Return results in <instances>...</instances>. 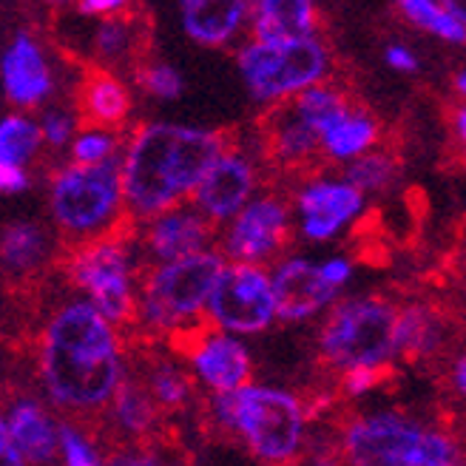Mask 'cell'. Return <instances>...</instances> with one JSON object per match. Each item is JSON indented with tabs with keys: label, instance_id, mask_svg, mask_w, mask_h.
Masks as SVG:
<instances>
[{
	"label": "cell",
	"instance_id": "obj_1",
	"mask_svg": "<svg viewBox=\"0 0 466 466\" xmlns=\"http://www.w3.org/2000/svg\"><path fill=\"white\" fill-rule=\"evenodd\" d=\"M37 364L46 392L63 410H103L123 384L114 324L95 301H68L46 321Z\"/></svg>",
	"mask_w": 466,
	"mask_h": 466
},
{
	"label": "cell",
	"instance_id": "obj_2",
	"mask_svg": "<svg viewBox=\"0 0 466 466\" xmlns=\"http://www.w3.org/2000/svg\"><path fill=\"white\" fill-rule=\"evenodd\" d=\"M228 148L230 139L219 131L168 123L139 126L123 157L126 211L134 219H154L179 205Z\"/></svg>",
	"mask_w": 466,
	"mask_h": 466
},
{
	"label": "cell",
	"instance_id": "obj_3",
	"mask_svg": "<svg viewBox=\"0 0 466 466\" xmlns=\"http://www.w3.org/2000/svg\"><path fill=\"white\" fill-rule=\"evenodd\" d=\"M211 415L222 430L239 432L245 447L259 461L285 463L301 447L305 412L285 390L245 384L239 390L217 392Z\"/></svg>",
	"mask_w": 466,
	"mask_h": 466
},
{
	"label": "cell",
	"instance_id": "obj_4",
	"mask_svg": "<svg viewBox=\"0 0 466 466\" xmlns=\"http://www.w3.org/2000/svg\"><path fill=\"white\" fill-rule=\"evenodd\" d=\"M123 159L75 162L52 177V217L66 237L95 239L114 230L131 214L126 211Z\"/></svg>",
	"mask_w": 466,
	"mask_h": 466
},
{
	"label": "cell",
	"instance_id": "obj_5",
	"mask_svg": "<svg viewBox=\"0 0 466 466\" xmlns=\"http://www.w3.org/2000/svg\"><path fill=\"white\" fill-rule=\"evenodd\" d=\"M222 270L225 259L214 250L151 265L139 282V321L166 336L194 324L208 308Z\"/></svg>",
	"mask_w": 466,
	"mask_h": 466
},
{
	"label": "cell",
	"instance_id": "obj_6",
	"mask_svg": "<svg viewBox=\"0 0 466 466\" xmlns=\"http://www.w3.org/2000/svg\"><path fill=\"white\" fill-rule=\"evenodd\" d=\"M344 455L364 466H452L458 447L444 435L399 415H372L353 421L344 435Z\"/></svg>",
	"mask_w": 466,
	"mask_h": 466
},
{
	"label": "cell",
	"instance_id": "obj_7",
	"mask_svg": "<svg viewBox=\"0 0 466 466\" xmlns=\"http://www.w3.org/2000/svg\"><path fill=\"white\" fill-rule=\"evenodd\" d=\"M123 225V222H120ZM116 225L103 237L80 242L68 256V279L88 293L100 313L114 324L139 321V296L134 288V268L128 248L123 245V230Z\"/></svg>",
	"mask_w": 466,
	"mask_h": 466
},
{
	"label": "cell",
	"instance_id": "obj_8",
	"mask_svg": "<svg viewBox=\"0 0 466 466\" xmlns=\"http://www.w3.org/2000/svg\"><path fill=\"white\" fill-rule=\"evenodd\" d=\"M239 72L256 100L279 103L305 91L328 75V52L313 37L250 40L239 52Z\"/></svg>",
	"mask_w": 466,
	"mask_h": 466
},
{
	"label": "cell",
	"instance_id": "obj_9",
	"mask_svg": "<svg viewBox=\"0 0 466 466\" xmlns=\"http://www.w3.org/2000/svg\"><path fill=\"white\" fill-rule=\"evenodd\" d=\"M395 324L399 313L381 299H356L339 305L321 330V356L339 370L350 367H384L395 353Z\"/></svg>",
	"mask_w": 466,
	"mask_h": 466
},
{
	"label": "cell",
	"instance_id": "obj_10",
	"mask_svg": "<svg viewBox=\"0 0 466 466\" xmlns=\"http://www.w3.org/2000/svg\"><path fill=\"white\" fill-rule=\"evenodd\" d=\"M205 316L228 333H259L279 316L273 276L259 265L237 262L222 270Z\"/></svg>",
	"mask_w": 466,
	"mask_h": 466
},
{
	"label": "cell",
	"instance_id": "obj_11",
	"mask_svg": "<svg viewBox=\"0 0 466 466\" xmlns=\"http://www.w3.org/2000/svg\"><path fill=\"white\" fill-rule=\"evenodd\" d=\"M168 344L194 367L199 381L214 392L239 390L250 379L248 350L233 336H228V330L217 328L211 319L174 330Z\"/></svg>",
	"mask_w": 466,
	"mask_h": 466
},
{
	"label": "cell",
	"instance_id": "obj_12",
	"mask_svg": "<svg viewBox=\"0 0 466 466\" xmlns=\"http://www.w3.org/2000/svg\"><path fill=\"white\" fill-rule=\"evenodd\" d=\"M290 239V211L285 199L259 197L250 199L233 217L225 233V253L237 262H270Z\"/></svg>",
	"mask_w": 466,
	"mask_h": 466
},
{
	"label": "cell",
	"instance_id": "obj_13",
	"mask_svg": "<svg viewBox=\"0 0 466 466\" xmlns=\"http://www.w3.org/2000/svg\"><path fill=\"white\" fill-rule=\"evenodd\" d=\"M253 188H256V171L250 166V159L228 148L197 185L194 208L217 225L237 217L250 202Z\"/></svg>",
	"mask_w": 466,
	"mask_h": 466
},
{
	"label": "cell",
	"instance_id": "obj_14",
	"mask_svg": "<svg viewBox=\"0 0 466 466\" xmlns=\"http://www.w3.org/2000/svg\"><path fill=\"white\" fill-rule=\"evenodd\" d=\"M296 208L301 217V233L308 239L324 242L336 237L347 222H353L361 214L364 197L361 188H356L350 179L344 182L319 179L299 194Z\"/></svg>",
	"mask_w": 466,
	"mask_h": 466
},
{
	"label": "cell",
	"instance_id": "obj_15",
	"mask_svg": "<svg viewBox=\"0 0 466 466\" xmlns=\"http://www.w3.org/2000/svg\"><path fill=\"white\" fill-rule=\"evenodd\" d=\"M273 290L279 319L301 321L316 316L336 299V285L324 276L321 265L305 259H288L273 270Z\"/></svg>",
	"mask_w": 466,
	"mask_h": 466
},
{
	"label": "cell",
	"instance_id": "obj_16",
	"mask_svg": "<svg viewBox=\"0 0 466 466\" xmlns=\"http://www.w3.org/2000/svg\"><path fill=\"white\" fill-rule=\"evenodd\" d=\"M265 131V148L270 159L282 162V166H296L305 168V162H310L321 146V131L310 120V116L301 114L293 97L279 100L262 123Z\"/></svg>",
	"mask_w": 466,
	"mask_h": 466
},
{
	"label": "cell",
	"instance_id": "obj_17",
	"mask_svg": "<svg viewBox=\"0 0 466 466\" xmlns=\"http://www.w3.org/2000/svg\"><path fill=\"white\" fill-rule=\"evenodd\" d=\"M211 230L214 222L205 214H199L197 208L188 211V208L174 205L168 211L157 214L148 222L146 230V250L157 262H171V259H182V256H191L199 250H208V242H211Z\"/></svg>",
	"mask_w": 466,
	"mask_h": 466
},
{
	"label": "cell",
	"instance_id": "obj_18",
	"mask_svg": "<svg viewBox=\"0 0 466 466\" xmlns=\"http://www.w3.org/2000/svg\"><path fill=\"white\" fill-rule=\"evenodd\" d=\"M52 72L40 43L20 32L4 55V88L17 108H37L52 95Z\"/></svg>",
	"mask_w": 466,
	"mask_h": 466
},
{
	"label": "cell",
	"instance_id": "obj_19",
	"mask_svg": "<svg viewBox=\"0 0 466 466\" xmlns=\"http://www.w3.org/2000/svg\"><path fill=\"white\" fill-rule=\"evenodd\" d=\"M131 97L126 86L106 68H91L77 91V126L83 128H116L126 123Z\"/></svg>",
	"mask_w": 466,
	"mask_h": 466
},
{
	"label": "cell",
	"instance_id": "obj_20",
	"mask_svg": "<svg viewBox=\"0 0 466 466\" xmlns=\"http://www.w3.org/2000/svg\"><path fill=\"white\" fill-rule=\"evenodd\" d=\"M250 0H182L185 35L202 46H222L242 29Z\"/></svg>",
	"mask_w": 466,
	"mask_h": 466
},
{
	"label": "cell",
	"instance_id": "obj_21",
	"mask_svg": "<svg viewBox=\"0 0 466 466\" xmlns=\"http://www.w3.org/2000/svg\"><path fill=\"white\" fill-rule=\"evenodd\" d=\"M0 427L9 430L26 463H46L60 450V427L49 421L35 399H17Z\"/></svg>",
	"mask_w": 466,
	"mask_h": 466
},
{
	"label": "cell",
	"instance_id": "obj_22",
	"mask_svg": "<svg viewBox=\"0 0 466 466\" xmlns=\"http://www.w3.org/2000/svg\"><path fill=\"white\" fill-rule=\"evenodd\" d=\"M148 37V26L137 15H106L95 37H91V49H95V57L103 66H139L146 57V40Z\"/></svg>",
	"mask_w": 466,
	"mask_h": 466
},
{
	"label": "cell",
	"instance_id": "obj_23",
	"mask_svg": "<svg viewBox=\"0 0 466 466\" xmlns=\"http://www.w3.org/2000/svg\"><path fill=\"white\" fill-rule=\"evenodd\" d=\"M250 20L256 40L305 37L316 29V4L313 0H253Z\"/></svg>",
	"mask_w": 466,
	"mask_h": 466
},
{
	"label": "cell",
	"instance_id": "obj_24",
	"mask_svg": "<svg viewBox=\"0 0 466 466\" xmlns=\"http://www.w3.org/2000/svg\"><path fill=\"white\" fill-rule=\"evenodd\" d=\"M376 139H379V126L353 106L321 128L324 154L333 159H356L376 146Z\"/></svg>",
	"mask_w": 466,
	"mask_h": 466
},
{
	"label": "cell",
	"instance_id": "obj_25",
	"mask_svg": "<svg viewBox=\"0 0 466 466\" xmlns=\"http://www.w3.org/2000/svg\"><path fill=\"white\" fill-rule=\"evenodd\" d=\"M49 253V237L37 222H12L4 230V268L12 276L35 273Z\"/></svg>",
	"mask_w": 466,
	"mask_h": 466
},
{
	"label": "cell",
	"instance_id": "obj_26",
	"mask_svg": "<svg viewBox=\"0 0 466 466\" xmlns=\"http://www.w3.org/2000/svg\"><path fill=\"white\" fill-rule=\"evenodd\" d=\"M157 407L159 404L154 401V395L148 392L146 384L123 381L111 399V418L120 427V432L148 435L151 427L157 424Z\"/></svg>",
	"mask_w": 466,
	"mask_h": 466
},
{
	"label": "cell",
	"instance_id": "obj_27",
	"mask_svg": "<svg viewBox=\"0 0 466 466\" xmlns=\"http://www.w3.org/2000/svg\"><path fill=\"white\" fill-rule=\"evenodd\" d=\"M395 344H399V353H404L410 359L432 353V350L441 344L438 319L421 305L404 308L399 313V324H395Z\"/></svg>",
	"mask_w": 466,
	"mask_h": 466
},
{
	"label": "cell",
	"instance_id": "obj_28",
	"mask_svg": "<svg viewBox=\"0 0 466 466\" xmlns=\"http://www.w3.org/2000/svg\"><path fill=\"white\" fill-rule=\"evenodd\" d=\"M399 9L418 29L450 43H466V23L458 20L441 0H399Z\"/></svg>",
	"mask_w": 466,
	"mask_h": 466
},
{
	"label": "cell",
	"instance_id": "obj_29",
	"mask_svg": "<svg viewBox=\"0 0 466 466\" xmlns=\"http://www.w3.org/2000/svg\"><path fill=\"white\" fill-rule=\"evenodd\" d=\"M43 143V128L23 114H12L0 123V162L23 166L29 162Z\"/></svg>",
	"mask_w": 466,
	"mask_h": 466
},
{
	"label": "cell",
	"instance_id": "obj_30",
	"mask_svg": "<svg viewBox=\"0 0 466 466\" xmlns=\"http://www.w3.org/2000/svg\"><path fill=\"white\" fill-rule=\"evenodd\" d=\"M146 387L154 395V401L159 407H166V410H177V407H182L185 401L191 399L188 376H185L179 367L168 364V361H159V364H154L148 370V384Z\"/></svg>",
	"mask_w": 466,
	"mask_h": 466
},
{
	"label": "cell",
	"instance_id": "obj_31",
	"mask_svg": "<svg viewBox=\"0 0 466 466\" xmlns=\"http://www.w3.org/2000/svg\"><path fill=\"white\" fill-rule=\"evenodd\" d=\"M399 174V166L390 154H361L350 162L347 179L361 191H384L387 185Z\"/></svg>",
	"mask_w": 466,
	"mask_h": 466
},
{
	"label": "cell",
	"instance_id": "obj_32",
	"mask_svg": "<svg viewBox=\"0 0 466 466\" xmlns=\"http://www.w3.org/2000/svg\"><path fill=\"white\" fill-rule=\"evenodd\" d=\"M137 83L143 86L151 97H159V100H177L182 95V77L168 63H139Z\"/></svg>",
	"mask_w": 466,
	"mask_h": 466
},
{
	"label": "cell",
	"instance_id": "obj_33",
	"mask_svg": "<svg viewBox=\"0 0 466 466\" xmlns=\"http://www.w3.org/2000/svg\"><path fill=\"white\" fill-rule=\"evenodd\" d=\"M116 151V137L111 128H86L72 146L75 162H103L114 157Z\"/></svg>",
	"mask_w": 466,
	"mask_h": 466
},
{
	"label": "cell",
	"instance_id": "obj_34",
	"mask_svg": "<svg viewBox=\"0 0 466 466\" xmlns=\"http://www.w3.org/2000/svg\"><path fill=\"white\" fill-rule=\"evenodd\" d=\"M60 452L68 466H95L100 463V452L91 447V441L72 424L60 427Z\"/></svg>",
	"mask_w": 466,
	"mask_h": 466
},
{
	"label": "cell",
	"instance_id": "obj_35",
	"mask_svg": "<svg viewBox=\"0 0 466 466\" xmlns=\"http://www.w3.org/2000/svg\"><path fill=\"white\" fill-rule=\"evenodd\" d=\"M40 128H43V143L46 146L63 148L75 134V116L68 111H63V108H52V111H46Z\"/></svg>",
	"mask_w": 466,
	"mask_h": 466
},
{
	"label": "cell",
	"instance_id": "obj_36",
	"mask_svg": "<svg viewBox=\"0 0 466 466\" xmlns=\"http://www.w3.org/2000/svg\"><path fill=\"white\" fill-rule=\"evenodd\" d=\"M387 379V364L384 367H372V364H361V367H350L344 370L341 379V390L347 395H361L372 387H379Z\"/></svg>",
	"mask_w": 466,
	"mask_h": 466
},
{
	"label": "cell",
	"instance_id": "obj_37",
	"mask_svg": "<svg viewBox=\"0 0 466 466\" xmlns=\"http://www.w3.org/2000/svg\"><path fill=\"white\" fill-rule=\"evenodd\" d=\"M0 188L6 194H20L29 188V177L23 171V166H9V162H0Z\"/></svg>",
	"mask_w": 466,
	"mask_h": 466
},
{
	"label": "cell",
	"instance_id": "obj_38",
	"mask_svg": "<svg viewBox=\"0 0 466 466\" xmlns=\"http://www.w3.org/2000/svg\"><path fill=\"white\" fill-rule=\"evenodd\" d=\"M131 0H80V12L83 15H97V17H106V15H116L123 12Z\"/></svg>",
	"mask_w": 466,
	"mask_h": 466
},
{
	"label": "cell",
	"instance_id": "obj_39",
	"mask_svg": "<svg viewBox=\"0 0 466 466\" xmlns=\"http://www.w3.org/2000/svg\"><path fill=\"white\" fill-rule=\"evenodd\" d=\"M387 63L395 68V72H415V68H418V60H415V55L407 49V46H390V49H387Z\"/></svg>",
	"mask_w": 466,
	"mask_h": 466
},
{
	"label": "cell",
	"instance_id": "obj_40",
	"mask_svg": "<svg viewBox=\"0 0 466 466\" xmlns=\"http://www.w3.org/2000/svg\"><path fill=\"white\" fill-rule=\"evenodd\" d=\"M321 268H324V276H328L336 288H341L350 279V262H344V259H330V262H324Z\"/></svg>",
	"mask_w": 466,
	"mask_h": 466
},
{
	"label": "cell",
	"instance_id": "obj_41",
	"mask_svg": "<svg viewBox=\"0 0 466 466\" xmlns=\"http://www.w3.org/2000/svg\"><path fill=\"white\" fill-rule=\"evenodd\" d=\"M452 384H455V390H458L461 395H466V356L458 359L455 367H452Z\"/></svg>",
	"mask_w": 466,
	"mask_h": 466
},
{
	"label": "cell",
	"instance_id": "obj_42",
	"mask_svg": "<svg viewBox=\"0 0 466 466\" xmlns=\"http://www.w3.org/2000/svg\"><path fill=\"white\" fill-rule=\"evenodd\" d=\"M441 4H444L458 20H463L466 23V0H441Z\"/></svg>",
	"mask_w": 466,
	"mask_h": 466
},
{
	"label": "cell",
	"instance_id": "obj_43",
	"mask_svg": "<svg viewBox=\"0 0 466 466\" xmlns=\"http://www.w3.org/2000/svg\"><path fill=\"white\" fill-rule=\"evenodd\" d=\"M455 131H458V137L466 143V106L455 111Z\"/></svg>",
	"mask_w": 466,
	"mask_h": 466
},
{
	"label": "cell",
	"instance_id": "obj_44",
	"mask_svg": "<svg viewBox=\"0 0 466 466\" xmlns=\"http://www.w3.org/2000/svg\"><path fill=\"white\" fill-rule=\"evenodd\" d=\"M455 88H458V95L466 97V68H461V72L455 75Z\"/></svg>",
	"mask_w": 466,
	"mask_h": 466
},
{
	"label": "cell",
	"instance_id": "obj_45",
	"mask_svg": "<svg viewBox=\"0 0 466 466\" xmlns=\"http://www.w3.org/2000/svg\"><path fill=\"white\" fill-rule=\"evenodd\" d=\"M43 4H49V6H63V4H68V0H43Z\"/></svg>",
	"mask_w": 466,
	"mask_h": 466
}]
</instances>
